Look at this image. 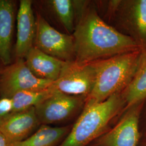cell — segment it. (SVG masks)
Returning a JSON list of instances; mask_svg holds the SVG:
<instances>
[{
    "instance_id": "cell-16",
    "label": "cell",
    "mask_w": 146,
    "mask_h": 146,
    "mask_svg": "<svg viewBox=\"0 0 146 146\" xmlns=\"http://www.w3.org/2000/svg\"><path fill=\"white\" fill-rule=\"evenodd\" d=\"M125 101V110L146 100V50H143L140 62L130 84L121 93Z\"/></svg>"
},
{
    "instance_id": "cell-6",
    "label": "cell",
    "mask_w": 146,
    "mask_h": 146,
    "mask_svg": "<svg viewBox=\"0 0 146 146\" xmlns=\"http://www.w3.org/2000/svg\"><path fill=\"white\" fill-rule=\"evenodd\" d=\"M96 75L95 62H66L58 80L53 82L52 87L64 94L87 99L94 88Z\"/></svg>"
},
{
    "instance_id": "cell-15",
    "label": "cell",
    "mask_w": 146,
    "mask_h": 146,
    "mask_svg": "<svg viewBox=\"0 0 146 146\" xmlns=\"http://www.w3.org/2000/svg\"><path fill=\"white\" fill-rule=\"evenodd\" d=\"M70 128L68 126L52 127L41 125L23 141L13 143V146H56L67 135Z\"/></svg>"
},
{
    "instance_id": "cell-18",
    "label": "cell",
    "mask_w": 146,
    "mask_h": 146,
    "mask_svg": "<svg viewBox=\"0 0 146 146\" xmlns=\"http://www.w3.org/2000/svg\"><path fill=\"white\" fill-rule=\"evenodd\" d=\"M13 112V106L11 98L0 97V121Z\"/></svg>"
},
{
    "instance_id": "cell-3",
    "label": "cell",
    "mask_w": 146,
    "mask_h": 146,
    "mask_svg": "<svg viewBox=\"0 0 146 146\" xmlns=\"http://www.w3.org/2000/svg\"><path fill=\"white\" fill-rule=\"evenodd\" d=\"M142 51L139 49L95 61L96 80L87 99L101 102L122 93L135 75Z\"/></svg>"
},
{
    "instance_id": "cell-12",
    "label": "cell",
    "mask_w": 146,
    "mask_h": 146,
    "mask_svg": "<svg viewBox=\"0 0 146 146\" xmlns=\"http://www.w3.org/2000/svg\"><path fill=\"white\" fill-rule=\"evenodd\" d=\"M41 125L34 107L5 116L0 121V130L14 143L25 140Z\"/></svg>"
},
{
    "instance_id": "cell-14",
    "label": "cell",
    "mask_w": 146,
    "mask_h": 146,
    "mask_svg": "<svg viewBox=\"0 0 146 146\" xmlns=\"http://www.w3.org/2000/svg\"><path fill=\"white\" fill-rule=\"evenodd\" d=\"M25 60L27 67L37 78L53 82L58 80L66 62L35 47L28 52Z\"/></svg>"
},
{
    "instance_id": "cell-10",
    "label": "cell",
    "mask_w": 146,
    "mask_h": 146,
    "mask_svg": "<svg viewBox=\"0 0 146 146\" xmlns=\"http://www.w3.org/2000/svg\"><path fill=\"white\" fill-rule=\"evenodd\" d=\"M36 15L32 0H20L16 20L14 60L25 59L34 47L36 33Z\"/></svg>"
},
{
    "instance_id": "cell-19",
    "label": "cell",
    "mask_w": 146,
    "mask_h": 146,
    "mask_svg": "<svg viewBox=\"0 0 146 146\" xmlns=\"http://www.w3.org/2000/svg\"><path fill=\"white\" fill-rule=\"evenodd\" d=\"M0 146H13V143L0 130Z\"/></svg>"
},
{
    "instance_id": "cell-20",
    "label": "cell",
    "mask_w": 146,
    "mask_h": 146,
    "mask_svg": "<svg viewBox=\"0 0 146 146\" xmlns=\"http://www.w3.org/2000/svg\"><path fill=\"white\" fill-rule=\"evenodd\" d=\"M5 66V65L2 63L1 60H0V78H1V74H2V72L3 70V69L4 68Z\"/></svg>"
},
{
    "instance_id": "cell-13",
    "label": "cell",
    "mask_w": 146,
    "mask_h": 146,
    "mask_svg": "<svg viewBox=\"0 0 146 146\" xmlns=\"http://www.w3.org/2000/svg\"><path fill=\"white\" fill-rule=\"evenodd\" d=\"M35 11L46 20H51L62 28L65 33L72 35L75 26V12L74 1H33Z\"/></svg>"
},
{
    "instance_id": "cell-21",
    "label": "cell",
    "mask_w": 146,
    "mask_h": 146,
    "mask_svg": "<svg viewBox=\"0 0 146 146\" xmlns=\"http://www.w3.org/2000/svg\"><path fill=\"white\" fill-rule=\"evenodd\" d=\"M143 146H146V143H145V145H143Z\"/></svg>"
},
{
    "instance_id": "cell-9",
    "label": "cell",
    "mask_w": 146,
    "mask_h": 146,
    "mask_svg": "<svg viewBox=\"0 0 146 146\" xmlns=\"http://www.w3.org/2000/svg\"><path fill=\"white\" fill-rule=\"evenodd\" d=\"M87 99L64 94L54 89L52 94L35 108L40 123L50 125L70 119L84 106Z\"/></svg>"
},
{
    "instance_id": "cell-4",
    "label": "cell",
    "mask_w": 146,
    "mask_h": 146,
    "mask_svg": "<svg viewBox=\"0 0 146 146\" xmlns=\"http://www.w3.org/2000/svg\"><path fill=\"white\" fill-rule=\"evenodd\" d=\"M110 3V14L122 28L121 33L146 50V0L111 1Z\"/></svg>"
},
{
    "instance_id": "cell-11",
    "label": "cell",
    "mask_w": 146,
    "mask_h": 146,
    "mask_svg": "<svg viewBox=\"0 0 146 146\" xmlns=\"http://www.w3.org/2000/svg\"><path fill=\"white\" fill-rule=\"evenodd\" d=\"M19 1L0 0V60L6 66L14 61Z\"/></svg>"
},
{
    "instance_id": "cell-8",
    "label": "cell",
    "mask_w": 146,
    "mask_h": 146,
    "mask_svg": "<svg viewBox=\"0 0 146 146\" xmlns=\"http://www.w3.org/2000/svg\"><path fill=\"white\" fill-rule=\"evenodd\" d=\"M145 102L127 108L117 123L96 139L94 146H137L139 122Z\"/></svg>"
},
{
    "instance_id": "cell-17",
    "label": "cell",
    "mask_w": 146,
    "mask_h": 146,
    "mask_svg": "<svg viewBox=\"0 0 146 146\" xmlns=\"http://www.w3.org/2000/svg\"><path fill=\"white\" fill-rule=\"evenodd\" d=\"M54 90L50 88L41 90H29L18 92L11 96L13 112L21 111L35 107L49 96Z\"/></svg>"
},
{
    "instance_id": "cell-1",
    "label": "cell",
    "mask_w": 146,
    "mask_h": 146,
    "mask_svg": "<svg viewBox=\"0 0 146 146\" xmlns=\"http://www.w3.org/2000/svg\"><path fill=\"white\" fill-rule=\"evenodd\" d=\"M80 15L72 34L76 62H93L142 49L131 37L107 23L94 8H85Z\"/></svg>"
},
{
    "instance_id": "cell-2",
    "label": "cell",
    "mask_w": 146,
    "mask_h": 146,
    "mask_svg": "<svg viewBox=\"0 0 146 146\" xmlns=\"http://www.w3.org/2000/svg\"><path fill=\"white\" fill-rule=\"evenodd\" d=\"M125 101L121 93L103 101L87 99L78 119L57 146H86L101 135L113 120L125 111Z\"/></svg>"
},
{
    "instance_id": "cell-7",
    "label": "cell",
    "mask_w": 146,
    "mask_h": 146,
    "mask_svg": "<svg viewBox=\"0 0 146 146\" xmlns=\"http://www.w3.org/2000/svg\"><path fill=\"white\" fill-rule=\"evenodd\" d=\"M53 82L37 78L23 58L14 60L5 66L0 78V97L11 98L21 91L50 88Z\"/></svg>"
},
{
    "instance_id": "cell-5",
    "label": "cell",
    "mask_w": 146,
    "mask_h": 146,
    "mask_svg": "<svg viewBox=\"0 0 146 146\" xmlns=\"http://www.w3.org/2000/svg\"><path fill=\"white\" fill-rule=\"evenodd\" d=\"M36 33L34 47L54 58L64 62L75 60L72 35L66 34L52 26L36 11Z\"/></svg>"
}]
</instances>
